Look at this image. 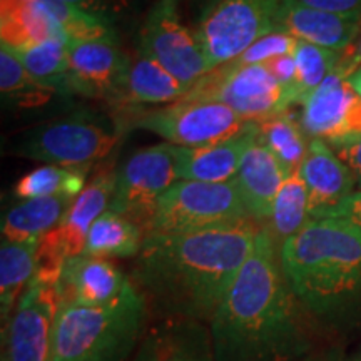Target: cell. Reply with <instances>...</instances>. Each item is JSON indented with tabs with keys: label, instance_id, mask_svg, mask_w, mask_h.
<instances>
[{
	"label": "cell",
	"instance_id": "28",
	"mask_svg": "<svg viewBox=\"0 0 361 361\" xmlns=\"http://www.w3.org/2000/svg\"><path fill=\"white\" fill-rule=\"evenodd\" d=\"M258 141L264 144L290 173H296L308 154L310 144H306L301 121L298 123L286 112L258 123Z\"/></svg>",
	"mask_w": 361,
	"mask_h": 361
},
{
	"label": "cell",
	"instance_id": "10",
	"mask_svg": "<svg viewBox=\"0 0 361 361\" xmlns=\"http://www.w3.org/2000/svg\"><path fill=\"white\" fill-rule=\"evenodd\" d=\"M117 173L99 174L72 201L64 219L51 233L39 239L37 274L35 278L56 283L66 261L84 255L87 234L97 218L109 211L116 191Z\"/></svg>",
	"mask_w": 361,
	"mask_h": 361
},
{
	"label": "cell",
	"instance_id": "13",
	"mask_svg": "<svg viewBox=\"0 0 361 361\" xmlns=\"http://www.w3.org/2000/svg\"><path fill=\"white\" fill-rule=\"evenodd\" d=\"M59 306L57 284L34 278L4 323L2 361H47Z\"/></svg>",
	"mask_w": 361,
	"mask_h": 361
},
{
	"label": "cell",
	"instance_id": "17",
	"mask_svg": "<svg viewBox=\"0 0 361 361\" xmlns=\"http://www.w3.org/2000/svg\"><path fill=\"white\" fill-rule=\"evenodd\" d=\"M129 281L111 261L80 255L66 261L57 291L61 305L104 306L114 301Z\"/></svg>",
	"mask_w": 361,
	"mask_h": 361
},
{
	"label": "cell",
	"instance_id": "20",
	"mask_svg": "<svg viewBox=\"0 0 361 361\" xmlns=\"http://www.w3.org/2000/svg\"><path fill=\"white\" fill-rule=\"evenodd\" d=\"M256 139H258V123H251L239 134L211 146H176L179 180H200V183L234 180L243 157Z\"/></svg>",
	"mask_w": 361,
	"mask_h": 361
},
{
	"label": "cell",
	"instance_id": "35",
	"mask_svg": "<svg viewBox=\"0 0 361 361\" xmlns=\"http://www.w3.org/2000/svg\"><path fill=\"white\" fill-rule=\"evenodd\" d=\"M64 2L109 25L133 16L144 0H64Z\"/></svg>",
	"mask_w": 361,
	"mask_h": 361
},
{
	"label": "cell",
	"instance_id": "1",
	"mask_svg": "<svg viewBox=\"0 0 361 361\" xmlns=\"http://www.w3.org/2000/svg\"><path fill=\"white\" fill-rule=\"evenodd\" d=\"M261 226L255 219L184 234H147L135 256L133 283L161 318L209 324Z\"/></svg>",
	"mask_w": 361,
	"mask_h": 361
},
{
	"label": "cell",
	"instance_id": "37",
	"mask_svg": "<svg viewBox=\"0 0 361 361\" xmlns=\"http://www.w3.org/2000/svg\"><path fill=\"white\" fill-rule=\"evenodd\" d=\"M323 218L346 221V223L353 224L358 229H361V191L351 192L348 197H345V200L340 202V204L333 207V209H329Z\"/></svg>",
	"mask_w": 361,
	"mask_h": 361
},
{
	"label": "cell",
	"instance_id": "43",
	"mask_svg": "<svg viewBox=\"0 0 361 361\" xmlns=\"http://www.w3.org/2000/svg\"><path fill=\"white\" fill-rule=\"evenodd\" d=\"M47 361H54V360H52V356H49V360H47Z\"/></svg>",
	"mask_w": 361,
	"mask_h": 361
},
{
	"label": "cell",
	"instance_id": "23",
	"mask_svg": "<svg viewBox=\"0 0 361 361\" xmlns=\"http://www.w3.org/2000/svg\"><path fill=\"white\" fill-rule=\"evenodd\" d=\"M74 201V197L52 196L25 200L13 206L2 219V236L7 241H32L40 239L59 223Z\"/></svg>",
	"mask_w": 361,
	"mask_h": 361
},
{
	"label": "cell",
	"instance_id": "19",
	"mask_svg": "<svg viewBox=\"0 0 361 361\" xmlns=\"http://www.w3.org/2000/svg\"><path fill=\"white\" fill-rule=\"evenodd\" d=\"M278 29L298 40L341 54L360 34L361 16H341L310 8L296 0H281Z\"/></svg>",
	"mask_w": 361,
	"mask_h": 361
},
{
	"label": "cell",
	"instance_id": "24",
	"mask_svg": "<svg viewBox=\"0 0 361 361\" xmlns=\"http://www.w3.org/2000/svg\"><path fill=\"white\" fill-rule=\"evenodd\" d=\"M39 239L7 241L0 246V314L6 323L37 274Z\"/></svg>",
	"mask_w": 361,
	"mask_h": 361
},
{
	"label": "cell",
	"instance_id": "31",
	"mask_svg": "<svg viewBox=\"0 0 361 361\" xmlns=\"http://www.w3.org/2000/svg\"><path fill=\"white\" fill-rule=\"evenodd\" d=\"M0 89L4 97L16 101L20 107H34L47 102L56 90L52 85L35 80L7 45H2L0 51Z\"/></svg>",
	"mask_w": 361,
	"mask_h": 361
},
{
	"label": "cell",
	"instance_id": "30",
	"mask_svg": "<svg viewBox=\"0 0 361 361\" xmlns=\"http://www.w3.org/2000/svg\"><path fill=\"white\" fill-rule=\"evenodd\" d=\"M85 188L84 171L66 169L59 166H40L22 176L16 184V196L19 200H35V197L67 196L78 197Z\"/></svg>",
	"mask_w": 361,
	"mask_h": 361
},
{
	"label": "cell",
	"instance_id": "39",
	"mask_svg": "<svg viewBox=\"0 0 361 361\" xmlns=\"http://www.w3.org/2000/svg\"><path fill=\"white\" fill-rule=\"evenodd\" d=\"M358 67H361V30L360 34L356 35L353 44H351L346 51H343L340 54L335 72L343 75L345 79H348Z\"/></svg>",
	"mask_w": 361,
	"mask_h": 361
},
{
	"label": "cell",
	"instance_id": "22",
	"mask_svg": "<svg viewBox=\"0 0 361 361\" xmlns=\"http://www.w3.org/2000/svg\"><path fill=\"white\" fill-rule=\"evenodd\" d=\"M0 35L2 45L11 51L34 47L56 37L67 40L57 22L34 0H0Z\"/></svg>",
	"mask_w": 361,
	"mask_h": 361
},
{
	"label": "cell",
	"instance_id": "26",
	"mask_svg": "<svg viewBox=\"0 0 361 361\" xmlns=\"http://www.w3.org/2000/svg\"><path fill=\"white\" fill-rule=\"evenodd\" d=\"M144 243V233L124 216L106 211L96 219L87 234L84 255L96 258H133Z\"/></svg>",
	"mask_w": 361,
	"mask_h": 361
},
{
	"label": "cell",
	"instance_id": "11",
	"mask_svg": "<svg viewBox=\"0 0 361 361\" xmlns=\"http://www.w3.org/2000/svg\"><path fill=\"white\" fill-rule=\"evenodd\" d=\"M250 124L224 104L201 99H180L162 109L144 112L137 119L139 128L179 147L211 146L239 134Z\"/></svg>",
	"mask_w": 361,
	"mask_h": 361
},
{
	"label": "cell",
	"instance_id": "15",
	"mask_svg": "<svg viewBox=\"0 0 361 361\" xmlns=\"http://www.w3.org/2000/svg\"><path fill=\"white\" fill-rule=\"evenodd\" d=\"M301 126L311 137L336 142L361 135V96L348 79L331 72L303 102Z\"/></svg>",
	"mask_w": 361,
	"mask_h": 361
},
{
	"label": "cell",
	"instance_id": "3",
	"mask_svg": "<svg viewBox=\"0 0 361 361\" xmlns=\"http://www.w3.org/2000/svg\"><path fill=\"white\" fill-rule=\"evenodd\" d=\"M288 286L308 322L335 338L361 335V229L311 219L279 246Z\"/></svg>",
	"mask_w": 361,
	"mask_h": 361
},
{
	"label": "cell",
	"instance_id": "8",
	"mask_svg": "<svg viewBox=\"0 0 361 361\" xmlns=\"http://www.w3.org/2000/svg\"><path fill=\"white\" fill-rule=\"evenodd\" d=\"M178 180L174 144L144 147L134 152L117 173L109 209L137 224L146 236L161 197Z\"/></svg>",
	"mask_w": 361,
	"mask_h": 361
},
{
	"label": "cell",
	"instance_id": "25",
	"mask_svg": "<svg viewBox=\"0 0 361 361\" xmlns=\"http://www.w3.org/2000/svg\"><path fill=\"white\" fill-rule=\"evenodd\" d=\"M186 94V87L173 74H169L164 67L144 54H139L130 62L123 101L134 104H168L180 101Z\"/></svg>",
	"mask_w": 361,
	"mask_h": 361
},
{
	"label": "cell",
	"instance_id": "41",
	"mask_svg": "<svg viewBox=\"0 0 361 361\" xmlns=\"http://www.w3.org/2000/svg\"><path fill=\"white\" fill-rule=\"evenodd\" d=\"M348 82H350L351 87H353L356 92H358L361 96V67H358V69H356L353 74L350 75Z\"/></svg>",
	"mask_w": 361,
	"mask_h": 361
},
{
	"label": "cell",
	"instance_id": "4",
	"mask_svg": "<svg viewBox=\"0 0 361 361\" xmlns=\"http://www.w3.org/2000/svg\"><path fill=\"white\" fill-rule=\"evenodd\" d=\"M147 301L133 279L109 305H61L52 329V360H133L147 329Z\"/></svg>",
	"mask_w": 361,
	"mask_h": 361
},
{
	"label": "cell",
	"instance_id": "2",
	"mask_svg": "<svg viewBox=\"0 0 361 361\" xmlns=\"http://www.w3.org/2000/svg\"><path fill=\"white\" fill-rule=\"evenodd\" d=\"M310 322L284 278L279 245L261 226L251 255L209 322L216 361H300Z\"/></svg>",
	"mask_w": 361,
	"mask_h": 361
},
{
	"label": "cell",
	"instance_id": "7",
	"mask_svg": "<svg viewBox=\"0 0 361 361\" xmlns=\"http://www.w3.org/2000/svg\"><path fill=\"white\" fill-rule=\"evenodd\" d=\"M183 99H201L228 106L247 123H263L288 111L291 97L266 64L238 66L233 62L209 71Z\"/></svg>",
	"mask_w": 361,
	"mask_h": 361
},
{
	"label": "cell",
	"instance_id": "38",
	"mask_svg": "<svg viewBox=\"0 0 361 361\" xmlns=\"http://www.w3.org/2000/svg\"><path fill=\"white\" fill-rule=\"evenodd\" d=\"M310 8L341 13V16H361V0H296Z\"/></svg>",
	"mask_w": 361,
	"mask_h": 361
},
{
	"label": "cell",
	"instance_id": "18",
	"mask_svg": "<svg viewBox=\"0 0 361 361\" xmlns=\"http://www.w3.org/2000/svg\"><path fill=\"white\" fill-rule=\"evenodd\" d=\"M298 173L308 189L311 219L323 218L329 209L355 192L353 173L323 139H311L308 154Z\"/></svg>",
	"mask_w": 361,
	"mask_h": 361
},
{
	"label": "cell",
	"instance_id": "9",
	"mask_svg": "<svg viewBox=\"0 0 361 361\" xmlns=\"http://www.w3.org/2000/svg\"><path fill=\"white\" fill-rule=\"evenodd\" d=\"M117 144L111 129L84 117L39 126L22 139L19 154L59 168L84 171L104 159Z\"/></svg>",
	"mask_w": 361,
	"mask_h": 361
},
{
	"label": "cell",
	"instance_id": "29",
	"mask_svg": "<svg viewBox=\"0 0 361 361\" xmlns=\"http://www.w3.org/2000/svg\"><path fill=\"white\" fill-rule=\"evenodd\" d=\"M12 52L39 82L56 89L69 85V42L66 39H49L34 47Z\"/></svg>",
	"mask_w": 361,
	"mask_h": 361
},
{
	"label": "cell",
	"instance_id": "34",
	"mask_svg": "<svg viewBox=\"0 0 361 361\" xmlns=\"http://www.w3.org/2000/svg\"><path fill=\"white\" fill-rule=\"evenodd\" d=\"M298 39L293 37L284 30H274V32L266 34L264 37L256 40L251 44L241 56L231 61L233 64L238 66H258L266 64L279 56H290L295 54Z\"/></svg>",
	"mask_w": 361,
	"mask_h": 361
},
{
	"label": "cell",
	"instance_id": "12",
	"mask_svg": "<svg viewBox=\"0 0 361 361\" xmlns=\"http://www.w3.org/2000/svg\"><path fill=\"white\" fill-rule=\"evenodd\" d=\"M141 54L164 67L188 92L211 71L197 35L180 22L178 0H157L149 11L141 30Z\"/></svg>",
	"mask_w": 361,
	"mask_h": 361
},
{
	"label": "cell",
	"instance_id": "40",
	"mask_svg": "<svg viewBox=\"0 0 361 361\" xmlns=\"http://www.w3.org/2000/svg\"><path fill=\"white\" fill-rule=\"evenodd\" d=\"M345 350L343 346L338 343V345L333 346H326L323 350H314L311 351L310 355H306L305 358H301L300 361H345Z\"/></svg>",
	"mask_w": 361,
	"mask_h": 361
},
{
	"label": "cell",
	"instance_id": "21",
	"mask_svg": "<svg viewBox=\"0 0 361 361\" xmlns=\"http://www.w3.org/2000/svg\"><path fill=\"white\" fill-rule=\"evenodd\" d=\"M290 174L273 152L256 139L243 157L234 178L239 196L251 219L266 223L273 211L274 200Z\"/></svg>",
	"mask_w": 361,
	"mask_h": 361
},
{
	"label": "cell",
	"instance_id": "33",
	"mask_svg": "<svg viewBox=\"0 0 361 361\" xmlns=\"http://www.w3.org/2000/svg\"><path fill=\"white\" fill-rule=\"evenodd\" d=\"M34 2H37L57 22L69 42L111 37L112 35L109 25L71 7L64 0H34Z\"/></svg>",
	"mask_w": 361,
	"mask_h": 361
},
{
	"label": "cell",
	"instance_id": "16",
	"mask_svg": "<svg viewBox=\"0 0 361 361\" xmlns=\"http://www.w3.org/2000/svg\"><path fill=\"white\" fill-rule=\"evenodd\" d=\"M130 361H216L209 324L161 318L147 326Z\"/></svg>",
	"mask_w": 361,
	"mask_h": 361
},
{
	"label": "cell",
	"instance_id": "6",
	"mask_svg": "<svg viewBox=\"0 0 361 361\" xmlns=\"http://www.w3.org/2000/svg\"><path fill=\"white\" fill-rule=\"evenodd\" d=\"M281 0H209L196 35L211 71L228 64L266 34L278 30Z\"/></svg>",
	"mask_w": 361,
	"mask_h": 361
},
{
	"label": "cell",
	"instance_id": "27",
	"mask_svg": "<svg viewBox=\"0 0 361 361\" xmlns=\"http://www.w3.org/2000/svg\"><path fill=\"white\" fill-rule=\"evenodd\" d=\"M311 221L308 189L301 174L293 173L284 180L274 200L273 211L264 224L279 246L300 233Z\"/></svg>",
	"mask_w": 361,
	"mask_h": 361
},
{
	"label": "cell",
	"instance_id": "42",
	"mask_svg": "<svg viewBox=\"0 0 361 361\" xmlns=\"http://www.w3.org/2000/svg\"><path fill=\"white\" fill-rule=\"evenodd\" d=\"M345 361H361V346H360V348H358V350H356V351H355V353H353V355H351V356H348V358H346Z\"/></svg>",
	"mask_w": 361,
	"mask_h": 361
},
{
	"label": "cell",
	"instance_id": "32",
	"mask_svg": "<svg viewBox=\"0 0 361 361\" xmlns=\"http://www.w3.org/2000/svg\"><path fill=\"white\" fill-rule=\"evenodd\" d=\"M293 56H295L298 69V90H300L301 104H303L306 97L318 89L331 72H335L340 52L298 40Z\"/></svg>",
	"mask_w": 361,
	"mask_h": 361
},
{
	"label": "cell",
	"instance_id": "14",
	"mask_svg": "<svg viewBox=\"0 0 361 361\" xmlns=\"http://www.w3.org/2000/svg\"><path fill=\"white\" fill-rule=\"evenodd\" d=\"M69 87L92 97L123 101L129 57L114 42L101 37L69 42Z\"/></svg>",
	"mask_w": 361,
	"mask_h": 361
},
{
	"label": "cell",
	"instance_id": "5",
	"mask_svg": "<svg viewBox=\"0 0 361 361\" xmlns=\"http://www.w3.org/2000/svg\"><path fill=\"white\" fill-rule=\"evenodd\" d=\"M243 219L251 218L234 180H178L161 197L147 234L194 233Z\"/></svg>",
	"mask_w": 361,
	"mask_h": 361
},
{
	"label": "cell",
	"instance_id": "36",
	"mask_svg": "<svg viewBox=\"0 0 361 361\" xmlns=\"http://www.w3.org/2000/svg\"><path fill=\"white\" fill-rule=\"evenodd\" d=\"M329 146L336 152V156L348 166L355 176L356 188L361 191V135L331 142Z\"/></svg>",
	"mask_w": 361,
	"mask_h": 361
}]
</instances>
